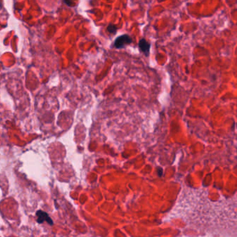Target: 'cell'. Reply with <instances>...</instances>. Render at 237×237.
I'll list each match as a JSON object with an SVG mask.
<instances>
[{
	"label": "cell",
	"mask_w": 237,
	"mask_h": 237,
	"mask_svg": "<svg viewBox=\"0 0 237 237\" xmlns=\"http://www.w3.org/2000/svg\"><path fill=\"white\" fill-rule=\"evenodd\" d=\"M107 31L110 33H115L116 31H117V28H116L114 24H110L107 27Z\"/></svg>",
	"instance_id": "obj_4"
},
{
	"label": "cell",
	"mask_w": 237,
	"mask_h": 237,
	"mask_svg": "<svg viewBox=\"0 0 237 237\" xmlns=\"http://www.w3.org/2000/svg\"><path fill=\"white\" fill-rule=\"evenodd\" d=\"M138 47L139 49H140V51L142 52L145 56H149L151 45H150V43L148 42V41L145 40V38L140 40L138 43Z\"/></svg>",
	"instance_id": "obj_2"
},
{
	"label": "cell",
	"mask_w": 237,
	"mask_h": 237,
	"mask_svg": "<svg viewBox=\"0 0 237 237\" xmlns=\"http://www.w3.org/2000/svg\"><path fill=\"white\" fill-rule=\"evenodd\" d=\"M36 216H37V222L38 223H43L45 221H47L50 225H52L54 224L53 221H52V218L49 217L48 214L45 211L39 210L36 212Z\"/></svg>",
	"instance_id": "obj_3"
},
{
	"label": "cell",
	"mask_w": 237,
	"mask_h": 237,
	"mask_svg": "<svg viewBox=\"0 0 237 237\" xmlns=\"http://www.w3.org/2000/svg\"><path fill=\"white\" fill-rule=\"evenodd\" d=\"M132 43L131 38L129 35L124 34L116 38L114 42V47L116 49H122L125 46Z\"/></svg>",
	"instance_id": "obj_1"
}]
</instances>
